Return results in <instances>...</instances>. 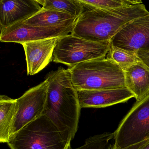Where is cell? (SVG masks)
<instances>
[{"label": "cell", "instance_id": "obj_1", "mask_svg": "<svg viewBox=\"0 0 149 149\" xmlns=\"http://www.w3.org/2000/svg\"><path fill=\"white\" fill-rule=\"evenodd\" d=\"M43 115L50 120L64 138L71 142L78 128L81 108L77 91L68 69L60 67L51 71Z\"/></svg>", "mask_w": 149, "mask_h": 149}, {"label": "cell", "instance_id": "obj_2", "mask_svg": "<svg viewBox=\"0 0 149 149\" xmlns=\"http://www.w3.org/2000/svg\"><path fill=\"white\" fill-rule=\"evenodd\" d=\"M84 6V11L77 18L71 34L95 42H111L130 22L149 14L143 4L109 10Z\"/></svg>", "mask_w": 149, "mask_h": 149}, {"label": "cell", "instance_id": "obj_3", "mask_svg": "<svg viewBox=\"0 0 149 149\" xmlns=\"http://www.w3.org/2000/svg\"><path fill=\"white\" fill-rule=\"evenodd\" d=\"M68 70L77 91L125 87L123 70L106 57L81 63Z\"/></svg>", "mask_w": 149, "mask_h": 149}, {"label": "cell", "instance_id": "obj_4", "mask_svg": "<svg viewBox=\"0 0 149 149\" xmlns=\"http://www.w3.org/2000/svg\"><path fill=\"white\" fill-rule=\"evenodd\" d=\"M70 143L42 115L11 136L8 144L11 149H69Z\"/></svg>", "mask_w": 149, "mask_h": 149}, {"label": "cell", "instance_id": "obj_5", "mask_svg": "<svg viewBox=\"0 0 149 149\" xmlns=\"http://www.w3.org/2000/svg\"><path fill=\"white\" fill-rule=\"evenodd\" d=\"M110 47V41H91L70 34L58 39L53 61L73 67L81 63L105 58Z\"/></svg>", "mask_w": 149, "mask_h": 149}, {"label": "cell", "instance_id": "obj_6", "mask_svg": "<svg viewBox=\"0 0 149 149\" xmlns=\"http://www.w3.org/2000/svg\"><path fill=\"white\" fill-rule=\"evenodd\" d=\"M114 135V145L121 149L149 139V94L136 102Z\"/></svg>", "mask_w": 149, "mask_h": 149}, {"label": "cell", "instance_id": "obj_7", "mask_svg": "<svg viewBox=\"0 0 149 149\" xmlns=\"http://www.w3.org/2000/svg\"><path fill=\"white\" fill-rule=\"evenodd\" d=\"M48 85V81L46 79L16 99V115L13 124L11 136L43 115Z\"/></svg>", "mask_w": 149, "mask_h": 149}, {"label": "cell", "instance_id": "obj_8", "mask_svg": "<svg viewBox=\"0 0 149 149\" xmlns=\"http://www.w3.org/2000/svg\"><path fill=\"white\" fill-rule=\"evenodd\" d=\"M75 23L43 27L26 25L22 21L20 22L8 27L1 29L0 40L1 42L22 44L51 38H61L71 33Z\"/></svg>", "mask_w": 149, "mask_h": 149}, {"label": "cell", "instance_id": "obj_9", "mask_svg": "<svg viewBox=\"0 0 149 149\" xmlns=\"http://www.w3.org/2000/svg\"><path fill=\"white\" fill-rule=\"evenodd\" d=\"M111 45L135 53L149 50V14L126 25L111 39Z\"/></svg>", "mask_w": 149, "mask_h": 149}, {"label": "cell", "instance_id": "obj_10", "mask_svg": "<svg viewBox=\"0 0 149 149\" xmlns=\"http://www.w3.org/2000/svg\"><path fill=\"white\" fill-rule=\"evenodd\" d=\"M81 108H102L125 103L135 95L127 88L77 91Z\"/></svg>", "mask_w": 149, "mask_h": 149}, {"label": "cell", "instance_id": "obj_11", "mask_svg": "<svg viewBox=\"0 0 149 149\" xmlns=\"http://www.w3.org/2000/svg\"><path fill=\"white\" fill-rule=\"evenodd\" d=\"M58 39L51 38L21 44L26 54L28 75L38 74L53 61Z\"/></svg>", "mask_w": 149, "mask_h": 149}, {"label": "cell", "instance_id": "obj_12", "mask_svg": "<svg viewBox=\"0 0 149 149\" xmlns=\"http://www.w3.org/2000/svg\"><path fill=\"white\" fill-rule=\"evenodd\" d=\"M42 10L37 0L0 1L1 29L29 19Z\"/></svg>", "mask_w": 149, "mask_h": 149}, {"label": "cell", "instance_id": "obj_13", "mask_svg": "<svg viewBox=\"0 0 149 149\" xmlns=\"http://www.w3.org/2000/svg\"><path fill=\"white\" fill-rule=\"evenodd\" d=\"M125 87L135 95L136 102L149 94V68L142 61L124 71Z\"/></svg>", "mask_w": 149, "mask_h": 149}, {"label": "cell", "instance_id": "obj_14", "mask_svg": "<svg viewBox=\"0 0 149 149\" xmlns=\"http://www.w3.org/2000/svg\"><path fill=\"white\" fill-rule=\"evenodd\" d=\"M77 18L66 13L42 8L41 11L22 22L26 25L47 27L74 24Z\"/></svg>", "mask_w": 149, "mask_h": 149}, {"label": "cell", "instance_id": "obj_15", "mask_svg": "<svg viewBox=\"0 0 149 149\" xmlns=\"http://www.w3.org/2000/svg\"><path fill=\"white\" fill-rule=\"evenodd\" d=\"M16 99L6 95L0 96V142L8 143L16 112Z\"/></svg>", "mask_w": 149, "mask_h": 149}, {"label": "cell", "instance_id": "obj_16", "mask_svg": "<svg viewBox=\"0 0 149 149\" xmlns=\"http://www.w3.org/2000/svg\"><path fill=\"white\" fill-rule=\"evenodd\" d=\"M42 9L54 10L78 18L84 11V4L80 0H37Z\"/></svg>", "mask_w": 149, "mask_h": 149}, {"label": "cell", "instance_id": "obj_17", "mask_svg": "<svg viewBox=\"0 0 149 149\" xmlns=\"http://www.w3.org/2000/svg\"><path fill=\"white\" fill-rule=\"evenodd\" d=\"M106 58L114 61L123 71L141 61L136 53L126 51L111 45Z\"/></svg>", "mask_w": 149, "mask_h": 149}, {"label": "cell", "instance_id": "obj_18", "mask_svg": "<svg viewBox=\"0 0 149 149\" xmlns=\"http://www.w3.org/2000/svg\"><path fill=\"white\" fill-rule=\"evenodd\" d=\"M84 5L93 8L109 10L128 7L143 4L139 0H80Z\"/></svg>", "mask_w": 149, "mask_h": 149}, {"label": "cell", "instance_id": "obj_19", "mask_svg": "<svg viewBox=\"0 0 149 149\" xmlns=\"http://www.w3.org/2000/svg\"><path fill=\"white\" fill-rule=\"evenodd\" d=\"M114 133L106 132L90 137L83 145L76 149L71 146L69 149H112L113 145L110 141L114 138Z\"/></svg>", "mask_w": 149, "mask_h": 149}, {"label": "cell", "instance_id": "obj_20", "mask_svg": "<svg viewBox=\"0 0 149 149\" xmlns=\"http://www.w3.org/2000/svg\"><path fill=\"white\" fill-rule=\"evenodd\" d=\"M136 54L141 61L149 68V50L138 51Z\"/></svg>", "mask_w": 149, "mask_h": 149}, {"label": "cell", "instance_id": "obj_21", "mask_svg": "<svg viewBox=\"0 0 149 149\" xmlns=\"http://www.w3.org/2000/svg\"><path fill=\"white\" fill-rule=\"evenodd\" d=\"M149 141V139H148V140L143 141V142L139 143L130 146H128V147H125V148H121H121H117L114 145H113L112 149H140Z\"/></svg>", "mask_w": 149, "mask_h": 149}, {"label": "cell", "instance_id": "obj_22", "mask_svg": "<svg viewBox=\"0 0 149 149\" xmlns=\"http://www.w3.org/2000/svg\"><path fill=\"white\" fill-rule=\"evenodd\" d=\"M140 149H149V141L147 142L145 145H144Z\"/></svg>", "mask_w": 149, "mask_h": 149}]
</instances>
